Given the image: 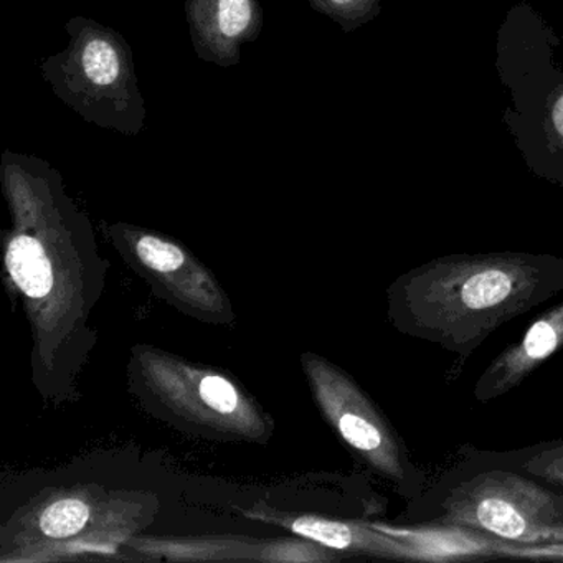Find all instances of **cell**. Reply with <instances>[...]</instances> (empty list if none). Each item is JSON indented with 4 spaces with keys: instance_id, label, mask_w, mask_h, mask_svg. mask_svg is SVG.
<instances>
[{
    "instance_id": "cell-8",
    "label": "cell",
    "mask_w": 563,
    "mask_h": 563,
    "mask_svg": "<svg viewBox=\"0 0 563 563\" xmlns=\"http://www.w3.org/2000/svg\"><path fill=\"white\" fill-rule=\"evenodd\" d=\"M283 527L302 539L344 555H367L377 559L417 560V545L404 537L384 532L374 522L325 519L319 516H296L278 519Z\"/></svg>"
},
{
    "instance_id": "cell-5",
    "label": "cell",
    "mask_w": 563,
    "mask_h": 563,
    "mask_svg": "<svg viewBox=\"0 0 563 563\" xmlns=\"http://www.w3.org/2000/svg\"><path fill=\"white\" fill-rule=\"evenodd\" d=\"M301 364L316 407L342 443L401 496L417 499L427 489V477L377 404L347 372L324 357L306 352Z\"/></svg>"
},
{
    "instance_id": "cell-10",
    "label": "cell",
    "mask_w": 563,
    "mask_h": 563,
    "mask_svg": "<svg viewBox=\"0 0 563 563\" xmlns=\"http://www.w3.org/2000/svg\"><path fill=\"white\" fill-rule=\"evenodd\" d=\"M93 519V507L80 496L48 503L35 517V530L48 542H67L80 536Z\"/></svg>"
},
{
    "instance_id": "cell-2",
    "label": "cell",
    "mask_w": 563,
    "mask_h": 563,
    "mask_svg": "<svg viewBox=\"0 0 563 563\" xmlns=\"http://www.w3.org/2000/svg\"><path fill=\"white\" fill-rule=\"evenodd\" d=\"M437 483L410 500V526L477 530L516 543L563 542V496L512 467L490 463L473 446Z\"/></svg>"
},
{
    "instance_id": "cell-12",
    "label": "cell",
    "mask_w": 563,
    "mask_h": 563,
    "mask_svg": "<svg viewBox=\"0 0 563 563\" xmlns=\"http://www.w3.org/2000/svg\"><path fill=\"white\" fill-rule=\"evenodd\" d=\"M252 19L250 0H220L219 25L227 37H236L249 27Z\"/></svg>"
},
{
    "instance_id": "cell-7",
    "label": "cell",
    "mask_w": 563,
    "mask_h": 563,
    "mask_svg": "<svg viewBox=\"0 0 563 563\" xmlns=\"http://www.w3.org/2000/svg\"><path fill=\"white\" fill-rule=\"evenodd\" d=\"M562 347L563 299L489 362L474 385V398L487 404L510 394Z\"/></svg>"
},
{
    "instance_id": "cell-4",
    "label": "cell",
    "mask_w": 563,
    "mask_h": 563,
    "mask_svg": "<svg viewBox=\"0 0 563 563\" xmlns=\"http://www.w3.org/2000/svg\"><path fill=\"white\" fill-rule=\"evenodd\" d=\"M559 38L527 5H517L500 29L497 68L512 93L504 121L529 169L563 186V71L550 47Z\"/></svg>"
},
{
    "instance_id": "cell-6",
    "label": "cell",
    "mask_w": 563,
    "mask_h": 563,
    "mask_svg": "<svg viewBox=\"0 0 563 563\" xmlns=\"http://www.w3.org/2000/svg\"><path fill=\"white\" fill-rule=\"evenodd\" d=\"M111 236L124 262L174 308L207 324H235L229 296L189 250L174 240L120 227Z\"/></svg>"
},
{
    "instance_id": "cell-11",
    "label": "cell",
    "mask_w": 563,
    "mask_h": 563,
    "mask_svg": "<svg viewBox=\"0 0 563 563\" xmlns=\"http://www.w3.org/2000/svg\"><path fill=\"white\" fill-rule=\"evenodd\" d=\"M84 68L93 84L110 85L120 75V60L117 51L108 42L93 41L84 52Z\"/></svg>"
},
{
    "instance_id": "cell-9",
    "label": "cell",
    "mask_w": 563,
    "mask_h": 563,
    "mask_svg": "<svg viewBox=\"0 0 563 563\" xmlns=\"http://www.w3.org/2000/svg\"><path fill=\"white\" fill-rule=\"evenodd\" d=\"M479 451V450H477ZM490 463L512 467L540 483L563 487V440L543 441L510 451H479Z\"/></svg>"
},
{
    "instance_id": "cell-3",
    "label": "cell",
    "mask_w": 563,
    "mask_h": 563,
    "mask_svg": "<svg viewBox=\"0 0 563 563\" xmlns=\"http://www.w3.org/2000/svg\"><path fill=\"white\" fill-rule=\"evenodd\" d=\"M130 380L144 408L184 433L265 444L275 431L273 418L239 382L169 352L134 347Z\"/></svg>"
},
{
    "instance_id": "cell-1",
    "label": "cell",
    "mask_w": 563,
    "mask_h": 563,
    "mask_svg": "<svg viewBox=\"0 0 563 563\" xmlns=\"http://www.w3.org/2000/svg\"><path fill=\"white\" fill-rule=\"evenodd\" d=\"M563 295V258L545 253L448 255L401 273L387 288L400 334L467 358L493 332Z\"/></svg>"
}]
</instances>
